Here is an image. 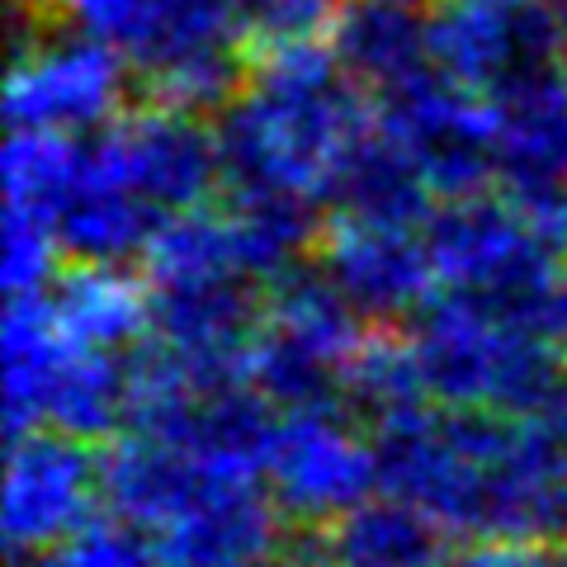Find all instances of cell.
Returning a JSON list of instances; mask_svg holds the SVG:
<instances>
[{"mask_svg": "<svg viewBox=\"0 0 567 567\" xmlns=\"http://www.w3.org/2000/svg\"><path fill=\"white\" fill-rule=\"evenodd\" d=\"M369 435L379 492L425 511L450 539L567 544V450L539 416L425 402Z\"/></svg>", "mask_w": 567, "mask_h": 567, "instance_id": "1", "label": "cell"}, {"mask_svg": "<svg viewBox=\"0 0 567 567\" xmlns=\"http://www.w3.org/2000/svg\"><path fill=\"white\" fill-rule=\"evenodd\" d=\"M374 123V100L346 76L327 39L265 48L246 91L213 118L223 194L303 189L322 181L354 137Z\"/></svg>", "mask_w": 567, "mask_h": 567, "instance_id": "2", "label": "cell"}, {"mask_svg": "<svg viewBox=\"0 0 567 567\" xmlns=\"http://www.w3.org/2000/svg\"><path fill=\"white\" fill-rule=\"evenodd\" d=\"M406 341L431 406H477L535 421L567 374L563 350L544 331H511L445 289L406 322Z\"/></svg>", "mask_w": 567, "mask_h": 567, "instance_id": "3", "label": "cell"}, {"mask_svg": "<svg viewBox=\"0 0 567 567\" xmlns=\"http://www.w3.org/2000/svg\"><path fill=\"white\" fill-rule=\"evenodd\" d=\"M421 237L445 293L468 298L511 331L548 336V308L563 284V260L535 241L506 194L435 204Z\"/></svg>", "mask_w": 567, "mask_h": 567, "instance_id": "4", "label": "cell"}, {"mask_svg": "<svg viewBox=\"0 0 567 567\" xmlns=\"http://www.w3.org/2000/svg\"><path fill=\"white\" fill-rule=\"evenodd\" d=\"M14 52L6 81V118L24 133L95 137L128 114L133 66L110 43L91 39L71 20L43 24V14L10 0Z\"/></svg>", "mask_w": 567, "mask_h": 567, "instance_id": "5", "label": "cell"}, {"mask_svg": "<svg viewBox=\"0 0 567 567\" xmlns=\"http://www.w3.org/2000/svg\"><path fill=\"white\" fill-rule=\"evenodd\" d=\"M374 123L412 152L435 204L473 199V194H492L502 185L496 123L487 100L450 81L440 66H425L421 76L379 95Z\"/></svg>", "mask_w": 567, "mask_h": 567, "instance_id": "6", "label": "cell"}, {"mask_svg": "<svg viewBox=\"0 0 567 567\" xmlns=\"http://www.w3.org/2000/svg\"><path fill=\"white\" fill-rule=\"evenodd\" d=\"M260 483L275 496L284 520L303 529H331L379 496L374 435L346 406L279 416Z\"/></svg>", "mask_w": 567, "mask_h": 567, "instance_id": "7", "label": "cell"}, {"mask_svg": "<svg viewBox=\"0 0 567 567\" xmlns=\"http://www.w3.org/2000/svg\"><path fill=\"white\" fill-rule=\"evenodd\" d=\"M431 58L473 95H502L567 58V29L548 0H435Z\"/></svg>", "mask_w": 567, "mask_h": 567, "instance_id": "8", "label": "cell"}, {"mask_svg": "<svg viewBox=\"0 0 567 567\" xmlns=\"http://www.w3.org/2000/svg\"><path fill=\"white\" fill-rule=\"evenodd\" d=\"M104 506L100 454L62 431H29L10 440L6 492H0V535L14 563L43 558L91 529Z\"/></svg>", "mask_w": 567, "mask_h": 567, "instance_id": "9", "label": "cell"}, {"mask_svg": "<svg viewBox=\"0 0 567 567\" xmlns=\"http://www.w3.org/2000/svg\"><path fill=\"white\" fill-rule=\"evenodd\" d=\"M91 142L162 218L208 208V199L223 189L213 123L171 110V104H133Z\"/></svg>", "mask_w": 567, "mask_h": 567, "instance_id": "10", "label": "cell"}, {"mask_svg": "<svg viewBox=\"0 0 567 567\" xmlns=\"http://www.w3.org/2000/svg\"><path fill=\"white\" fill-rule=\"evenodd\" d=\"M322 270L336 279L346 303L360 312L364 327H398L440 293L435 260L416 227H364L331 223L317 246Z\"/></svg>", "mask_w": 567, "mask_h": 567, "instance_id": "11", "label": "cell"}, {"mask_svg": "<svg viewBox=\"0 0 567 567\" xmlns=\"http://www.w3.org/2000/svg\"><path fill=\"white\" fill-rule=\"evenodd\" d=\"M284 539V511L260 477H213L152 548L162 567H260Z\"/></svg>", "mask_w": 567, "mask_h": 567, "instance_id": "12", "label": "cell"}, {"mask_svg": "<svg viewBox=\"0 0 567 567\" xmlns=\"http://www.w3.org/2000/svg\"><path fill=\"white\" fill-rule=\"evenodd\" d=\"M162 213L85 142V162L58 208V241L71 265H133L152 251Z\"/></svg>", "mask_w": 567, "mask_h": 567, "instance_id": "13", "label": "cell"}, {"mask_svg": "<svg viewBox=\"0 0 567 567\" xmlns=\"http://www.w3.org/2000/svg\"><path fill=\"white\" fill-rule=\"evenodd\" d=\"M322 204L331 223H364V227H425L435 213V194L425 185L412 152L379 123L336 156L322 181Z\"/></svg>", "mask_w": 567, "mask_h": 567, "instance_id": "14", "label": "cell"}, {"mask_svg": "<svg viewBox=\"0 0 567 567\" xmlns=\"http://www.w3.org/2000/svg\"><path fill=\"white\" fill-rule=\"evenodd\" d=\"M213 477L199 458L162 445L147 435H118L100 450V492L104 511L114 520L142 529V535H162V529L181 516V511L199 496Z\"/></svg>", "mask_w": 567, "mask_h": 567, "instance_id": "15", "label": "cell"}, {"mask_svg": "<svg viewBox=\"0 0 567 567\" xmlns=\"http://www.w3.org/2000/svg\"><path fill=\"white\" fill-rule=\"evenodd\" d=\"M327 48L369 100L435 66L431 14L421 6H398V0H346L327 29Z\"/></svg>", "mask_w": 567, "mask_h": 567, "instance_id": "16", "label": "cell"}, {"mask_svg": "<svg viewBox=\"0 0 567 567\" xmlns=\"http://www.w3.org/2000/svg\"><path fill=\"white\" fill-rule=\"evenodd\" d=\"M502 156V194L567 185V71H539L487 100Z\"/></svg>", "mask_w": 567, "mask_h": 567, "instance_id": "17", "label": "cell"}, {"mask_svg": "<svg viewBox=\"0 0 567 567\" xmlns=\"http://www.w3.org/2000/svg\"><path fill=\"white\" fill-rule=\"evenodd\" d=\"M48 308L81 350L133 354L152 336V289L128 265H71L48 289Z\"/></svg>", "mask_w": 567, "mask_h": 567, "instance_id": "18", "label": "cell"}, {"mask_svg": "<svg viewBox=\"0 0 567 567\" xmlns=\"http://www.w3.org/2000/svg\"><path fill=\"white\" fill-rule=\"evenodd\" d=\"M133 412V354L114 350H62L58 369L48 374L43 406H39V431H62L71 440H118L128 435Z\"/></svg>", "mask_w": 567, "mask_h": 567, "instance_id": "19", "label": "cell"}, {"mask_svg": "<svg viewBox=\"0 0 567 567\" xmlns=\"http://www.w3.org/2000/svg\"><path fill=\"white\" fill-rule=\"evenodd\" d=\"M322 539L336 567H445L454 558L445 529L388 492L322 529Z\"/></svg>", "mask_w": 567, "mask_h": 567, "instance_id": "20", "label": "cell"}, {"mask_svg": "<svg viewBox=\"0 0 567 567\" xmlns=\"http://www.w3.org/2000/svg\"><path fill=\"white\" fill-rule=\"evenodd\" d=\"M246 379L275 406L279 416L293 412H327V406H346V360L322 346L289 336L279 327L256 331L251 350H246Z\"/></svg>", "mask_w": 567, "mask_h": 567, "instance_id": "21", "label": "cell"}, {"mask_svg": "<svg viewBox=\"0 0 567 567\" xmlns=\"http://www.w3.org/2000/svg\"><path fill=\"white\" fill-rule=\"evenodd\" d=\"M265 327L303 336V341L341 354V360H350L354 346L364 341L360 312L346 303V293L336 289V279L322 270L317 256L289 265L265 284Z\"/></svg>", "mask_w": 567, "mask_h": 567, "instance_id": "22", "label": "cell"}, {"mask_svg": "<svg viewBox=\"0 0 567 567\" xmlns=\"http://www.w3.org/2000/svg\"><path fill=\"white\" fill-rule=\"evenodd\" d=\"M412 406H425V388L406 331H364V341L346 360V412L374 431L379 421L402 416Z\"/></svg>", "mask_w": 567, "mask_h": 567, "instance_id": "23", "label": "cell"}, {"mask_svg": "<svg viewBox=\"0 0 567 567\" xmlns=\"http://www.w3.org/2000/svg\"><path fill=\"white\" fill-rule=\"evenodd\" d=\"M142 265H147V284L246 275L227 208H189V213L166 218L162 233H156V241H152V251L142 256Z\"/></svg>", "mask_w": 567, "mask_h": 567, "instance_id": "24", "label": "cell"}, {"mask_svg": "<svg viewBox=\"0 0 567 567\" xmlns=\"http://www.w3.org/2000/svg\"><path fill=\"white\" fill-rule=\"evenodd\" d=\"M85 142L66 133H24L10 128V142L0 152V185H6V208H29L58 223L71 181L85 162Z\"/></svg>", "mask_w": 567, "mask_h": 567, "instance_id": "25", "label": "cell"}, {"mask_svg": "<svg viewBox=\"0 0 567 567\" xmlns=\"http://www.w3.org/2000/svg\"><path fill=\"white\" fill-rule=\"evenodd\" d=\"M341 6L346 0H237V14H241L246 43H256L265 52L284 43L322 39Z\"/></svg>", "mask_w": 567, "mask_h": 567, "instance_id": "26", "label": "cell"}, {"mask_svg": "<svg viewBox=\"0 0 567 567\" xmlns=\"http://www.w3.org/2000/svg\"><path fill=\"white\" fill-rule=\"evenodd\" d=\"M445 567H567V544L483 539V544H464Z\"/></svg>", "mask_w": 567, "mask_h": 567, "instance_id": "27", "label": "cell"}, {"mask_svg": "<svg viewBox=\"0 0 567 567\" xmlns=\"http://www.w3.org/2000/svg\"><path fill=\"white\" fill-rule=\"evenodd\" d=\"M260 567H336L322 535H289Z\"/></svg>", "mask_w": 567, "mask_h": 567, "instance_id": "28", "label": "cell"}, {"mask_svg": "<svg viewBox=\"0 0 567 567\" xmlns=\"http://www.w3.org/2000/svg\"><path fill=\"white\" fill-rule=\"evenodd\" d=\"M548 341H554L567 360V270H563V284L554 293V308H548Z\"/></svg>", "mask_w": 567, "mask_h": 567, "instance_id": "29", "label": "cell"}, {"mask_svg": "<svg viewBox=\"0 0 567 567\" xmlns=\"http://www.w3.org/2000/svg\"><path fill=\"white\" fill-rule=\"evenodd\" d=\"M548 431H554V440L567 450V374H563V383H558V393H554V402L544 406V416H539Z\"/></svg>", "mask_w": 567, "mask_h": 567, "instance_id": "30", "label": "cell"}, {"mask_svg": "<svg viewBox=\"0 0 567 567\" xmlns=\"http://www.w3.org/2000/svg\"><path fill=\"white\" fill-rule=\"evenodd\" d=\"M24 6H33L39 14H66L71 0H24Z\"/></svg>", "mask_w": 567, "mask_h": 567, "instance_id": "31", "label": "cell"}, {"mask_svg": "<svg viewBox=\"0 0 567 567\" xmlns=\"http://www.w3.org/2000/svg\"><path fill=\"white\" fill-rule=\"evenodd\" d=\"M548 10H554V14H558V24L567 29V0H548Z\"/></svg>", "mask_w": 567, "mask_h": 567, "instance_id": "32", "label": "cell"}, {"mask_svg": "<svg viewBox=\"0 0 567 567\" xmlns=\"http://www.w3.org/2000/svg\"><path fill=\"white\" fill-rule=\"evenodd\" d=\"M398 6H431V0H398Z\"/></svg>", "mask_w": 567, "mask_h": 567, "instance_id": "33", "label": "cell"}, {"mask_svg": "<svg viewBox=\"0 0 567 567\" xmlns=\"http://www.w3.org/2000/svg\"><path fill=\"white\" fill-rule=\"evenodd\" d=\"M563 71H567V58H563Z\"/></svg>", "mask_w": 567, "mask_h": 567, "instance_id": "34", "label": "cell"}]
</instances>
